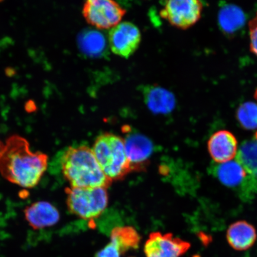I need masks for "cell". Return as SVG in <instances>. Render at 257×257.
I'll return each instance as SVG.
<instances>
[{
	"instance_id": "cell-20",
	"label": "cell",
	"mask_w": 257,
	"mask_h": 257,
	"mask_svg": "<svg viewBox=\"0 0 257 257\" xmlns=\"http://www.w3.org/2000/svg\"><path fill=\"white\" fill-rule=\"evenodd\" d=\"M250 49L257 56V14L249 22Z\"/></svg>"
},
{
	"instance_id": "cell-17",
	"label": "cell",
	"mask_w": 257,
	"mask_h": 257,
	"mask_svg": "<svg viewBox=\"0 0 257 257\" xmlns=\"http://www.w3.org/2000/svg\"><path fill=\"white\" fill-rule=\"evenodd\" d=\"M141 236L134 227L121 226L115 227L110 234V242L119 250L121 255L131 249L138 248Z\"/></svg>"
},
{
	"instance_id": "cell-1",
	"label": "cell",
	"mask_w": 257,
	"mask_h": 257,
	"mask_svg": "<svg viewBox=\"0 0 257 257\" xmlns=\"http://www.w3.org/2000/svg\"><path fill=\"white\" fill-rule=\"evenodd\" d=\"M48 164L46 154L32 152L25 138L14 135L5 143L4 153L0 159V174L12 184L32 188L41 181Z\"/></svg>"
},
{
	"instance_id": "cell-4",
	"label": "cell",
	"mask_w": 257,
	"mask_h": 257,
	"mask_svg": "<svg viewBox=\"0 0 257 257\" xmlns=\"http://www.w3.org/2000/svg\"><path fill=\"white\" fill-rule=\"evenodd\" d=\"M66 193L69 211L83 220L99 217L108 205L107 188L70 187L66 189Z\"/></svg>"
},
{
	"instance_id": "cell-21",
	"label": "cell",
	"mask_w": 257,
	"mask_h": 257,
	"mask_svg": "<svg viewBox=\"0 0 257 257\" xmlns=\"http://www.w3.org/2000/svg\"><path fill=\"white\" fill-rule=\"evenodd\" d=\"M119 250L110 242L103 249L96 253L95 257H120Z\"/></svg>"
},
{
	"instance_id": "cell-13",
	"label": "cell",
	"mask_w": 257,
	"mask_h": 257,
	"mask_svg": "<svg viewBox=\"0 0 257 257\" xmlns=\"http://www.w3.org/2000/svg\"><path fill=\"white\" fill-rule=\"evenodd\" d=\"M226 239L230 247L243 251L254 245L257 239L255 227L245 220H239L231 224L226 232Z\"/></svg>"
},
{
	"instance_id": "cell-11",
	"label": "cell",
	"mask_w": 257,
	"mask_h": 257,
	"mask_svg": "<svg viewBox=\"0 0 257 257\" xmlns=\"http://www.w3.org/2000/svg\"><path fill=\"white\" fill-rule=\"evenodd\" d=\"M208 152L217 163L232 160L237 155V141L230 132L221 130L212 136L208 142Z\"/></svg>"
},
{
	"instance_id": "cell-8",
	"label": "cell",
	"mask_w": 257,
	"mask_h": 257,
	"mask_svg": "<svg viewBox=\"0 0 257 257\" xmlns=\"http://www.w3.org/2000/svg\"><path fill=\"white\" fill-rule=\"evenodd\" d=\"M141 42V33L136 25L120 22L108 34L109 47L115 55L128 59L136 52Z\"/></svg>"
},
{
	"instance_id": "cell-23",
	"label": "cell",
	"mask_w": 257,
	"mask_h": 257,
	"mask_svg": "<svg viewBox=\"0 0 257 257\" xmlns=\"http://www.w3.org/2000/svg\"><path fill=\"white\" fill-rule=\"evenodd\" d=\"M254 98L256 99V100L257 101V88H256V91L255 92Z\"/></svg>"
},
{
	"instance_id": "cell-6",
	"label": "cell",
	"mask_w": 257,
	"mask_h": 257,
	"mask_svg": "<svg viewBox=\"0 0 257 257\" xmlns=\"http://www.w3.org/2000/svg\"><path fill=\"white\" fill-rule=\"evenodd\" d=\"M202 11L200 0H166L160 15L173 27L186 30L197 23Z\"/></svg>"
},
{
	"instance_id": "cell-3",
	"label": "cell",
	"mask_w": 257,
	"mask_h": 257,
	"mask_svg": "<svg viewBox=\"0 0 257 257\" xmlns=\"http://www.w3.org/2000/svg\"><path fill=\"white\" fill-rule=\"evenodd\" d=\"M92 150L101 169L112 181H120L133 171L124 138L111 133L100 135L96 138Z\"/></svg>"
},
{
	"instance_id": "cell-7",
	"label": "cell",
	"mask_w": 257,
	"mask_h": 257,
	"mask_svg": "<svg viewBox=\"0 0 257 257\" xmlns=\"http://www.w3.org/2000/svg\"><path fill=\"white\" fill-rule=\"evenodd\" d=\"M211 171L221 184L240 191L242 195H253L257 191V183L236 160L214 165Z\"/></svg>"
},
{
	"instance_id": "cell-5",
	"label": "cell",
	"mask_w": 257,
	"mask_h": 257,
	"mask_svg": "<svg viewBox=\"0 0 257 257\" xmlns=\"http://www.w3.org/2000/svg\"><path fill=\"white\" fill-rule=\"evenodd\" d=\"M126 14V10L115 0H85L82 9L86 22L98 30L114 27Z\"/></svg>"
},
{
	"instance_id": "cell-9",
	"label": "cell",
	"mask_w": 257,
	"mask_h": 257,
	"mask_svg": "<svg viewBox=\"0 0 257 257\" xmlns=\"http://www.w3.org/2000/svg\"><path fill=\"white\" fill-rule=\"evenodd\" d=\"M190 247L189 242L173 236L172 233L157 232L150 234L144 252L147 257H181Z\"/></svg>"
},
{
	"instance_id": "cell-22",
	"label": "cell",
	"mask_w": 257,
	"mask_h": 257,
	"mask_svg": "<svg viewBox=\"0 0 257 257\" xmlns=\"http://www.w3.org/2000/svg\"><path fill=\"white\" fill-rule=\"evenodd\" d=\"M5 149V144L3 143L2 141H0V159H1L3 153H4Z\"/></svg>"
},
{
	"instance_id": "cell-14",
	"label": "cell",
	"mask_w": 257,
	"mask_h": 257,
	"mask_svg": "<svg viewBox=\"0 0 257 257\" xmlns=\"http://www.w3.org/2000/svg\"><path fill=\"white\" fill-rule=\"evenodd\" d=\"M145 102L154 113L168 114L176 105L174 95L157 85H147L143 89Z\"/></svg>"
},
{
	"instance_id": "cell-16",
	"label": "cell",
	"mask_w": 257,
	"mask_h": 257,
	"mask_svg": "<svg viewBox=\"0 0 257 257\" xmlns=\"http://www.w3.org/2000/svg\"><path fill=\"white\" fill-rule=\"evenodd\" d=\"M78 44L82 52L90 57H100L107 53L105 38L97 31H83L78 38Z\"/></svg>"
},
{
	"instance_id": "cell-12",
	"label": "cell",
	"mask_w": 257,
	"mask_h": 257,
	"mask_svg": "<svg viewBox=\"0 0 257 257\" xmlns=\"http://www.w3.org/2000/svg\"><path fill=\"white\" fill-rule=\"evenodd\" d=\"M127 159L133 170H143L152 155V141L140 134H130L124 138Z\"/></svg>"
},
{
	"instance_id": "cell-2",
	"label": "cell",
	"mask_w": 257,
	"mask_h": 257,
	"mask_svg": "<svg viewBox=\"0 0 257 257\" xmlns=\"http://www.w3.org/2000/svg\"><path fill=\"white\" fill-rule=\"evenodd\" d=\"M61 170L70 187L108 188L112 181L99 165L92 149L88 146L71 147L60 159Z\"/></svg>"
},
{
	"instance_id": "cell-15",
	"label": "cell",
	"mask_w": 257,
	"mask_h": 257,
	"mask_svg": "<svg viewBox=\"0 0 257 257\" xmlns=\"http://www.w3.org/2000/svg\"><path fill=\"white\" fill-rule=\"evenodd\" d=\"M245 20L242 10L236 5H224L218 12V25L220 30L226 35L236 34L243 27Z\"/></svg>"
},
{
	"instance_id": "cell-10",
	"label": "cell",
	"mask_w": 257,
	"mask_h": 257,
	"mask_svg": "<svg viewBox=\"0 0 257 257\" xmlns=\"http://www.w3.org/2000/svg\"><path fill=\"white\" fill-rule=\"evenodd\" d=\"M24 216L28 223L35 230L45 229L59 222L60 215L58 209L47 201H37L25 208Z\"/></svg>"
},
{
	"instance_id": "cell-18",
	"label": "cell",
	"mask_w": 257,
	"mask_h": 257,
	"mask_svg": "<svg viewBox=\"0 0 257 257\" xmlns=\"http://www.w3.org/2000/svg\"><path fill=\"white\" fill-rule=\"evenodd\" d=\"M236 160L257 183V140L245 141L240 147Z\"/></svg>"
},
{
	"instance_id": "cell-19",
	"label": "cell",
	"mask_w": 257,
	"mask_h": 257,
	"mask_svg": "<svg viewBox=\"0 0 257 257\" xmlns=\"http://www.w3.org/2000/svg\"><path fill=\"white\" fill-rule=\"evenodd\" d=\"M237 120L242 127L247 130L257 128V104L246 102L241 104L236 112Z\"/></svg>"
}]
</instances>
